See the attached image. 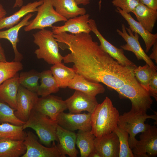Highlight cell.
I'll return each instance as SVG.
<instances>
[{"instance_id": "obj_1", "label": "cell", "mask_w": 157, "mask_h": 157, "mask_svg": "<svg viewBox=\"0 0 157 157\" xmlns=\"http://www.w3.org/2000/svg\"><path fill=\"white\" fill-rule=\"evenodd\" d=\"M54 37L70 52L63 56L64 62L73 63L76 73L88 81L102 83L115 91L136 78L134 69L119 64L93 40L90 33L63 32Z\"/></svg>"}, {"instance_id": "obj_2", "label": "cell", "mask_w": 157, "mask_h": 157, "mask_svg": "<svg viewBox=\"0 0 157 157\" xmlns=\"http://www.w3.org/2000/svg\"><path fill=\"white\" fill-rule=\"evenodd\" d=\"M119 116L118 111L110 99L106 97L91 114L90 132L96 138L113 132L118 126Z\"/></svg>"}, {"instance_id": "obj_3", "label": "cell", "mask_w": 157, "mask_h": 157, "mask_svg": "<svg viewBox=\"0 0 157 157\" xmlns=\"http://www.w3.org/2000/svg\"><path fill=\"white\" fill-rule=\"evenodd\" d=\"M33 42L38 47L34 53L38 59H43L49 64L62 63L63 56L60 53L58 42L52 31L44 29L33 34Z\"/></svg>"}, {"instance_id": "obj_4", "label": "cell", "mask_w": 157, "mask_h": 157, "mask_svg": "<svg viewBox=\"0 0 157 157\" xmlns=\"http://www.w3.org/2000/svg\"><path fill=\"white\" fill-rule=\"evenodd\" d=\"M148 119H152L157 122V114L149 115L147 113L131 110L119 115L118 126L128 133L129 144L131 149L134 147L137 140L135 136L145 131L149 126V124L145 123Z\"/></svg>"}, {"instance_id": "obj_5", "label": "cell", "mask_w": 157, "mask_h": 157, "mask_svg": "<svg viewBox=\"0 0 157 157\" xmlns=\"http://www.w3.org/2000/svg\"><path fill=\"white\" fill-rule=\"evenodd\" d=\"M58 124L56 120L33 109L28 119L22 126L24 130L28 128L34 130L40 141L48 146L52 142H58L56 134Z\"/></svg>"}, {"instance_id": "obj_6", "label": "cell", "mask_w": 157, "mask_h": 157, "mask_svg": "<svg viewBox=\"0 0 157 157\" xmlns=\"http://www.w3.org/2000/svg\"><path fill=\"white\" fill-rule=\"evenodd\" d=\"M121 99H128L131 101V110L147 113L153 103L149 92L142 87L136 79L127 82L115 90Z\"/></svg>"}, {"instance_id": "obj_7", "label": "cell", "mask_w": 157, "mask_h": 157, "mask_svg": "<svg viewBox=\"0 0 157 157\" xmlns=\"http://www.w3.org/2000/svg\"><path fill=\"white\" fill-rule=\"evenodd\" d=\"M36 17L24 27L25 31L51 27L55 23L67 20L56 11L53 5L52 0H43V3L38 7Z\"/></svg>"}, {"instance_id": "obj_8", "label": "cell", "mask_w": 157, "mask_h": 157, "mask_svg": "<svg viewBox=\"0 0 157 157\" xmlns=\"http://www.w3.org/2000/svg\"><path fill=\"white\" fill-rule=\"evenodd\" d=\"M131 149L134 157H156L157 155V127L150 125L139 136Z\"/></svg>"}, {"instance_id": "obj_9", "label": "cell", "mask_w": 157, "mask_h": 157, "mask_svg": "<svg viewBox=\"0 0 157 157\" xmlns=\"http://www.w3.org/2000/svg\"><path fill=\"white\" fill-rule=\"evenodd\" d=\"M116 31L126 42V44L120 46L121 48L123 50L133 52L138 60H144L151 67L157 70V67L141 47L138 33L135 32L134 34L130 29L125 27L124 24L122 25V31L117 29Z\"/></svg>"}, {"instance_id": "obj_10", "label": "cell", "mask_w": 157, "mask_h": 157, "mask_svg": "<svg viewBox=\"0 0 157 157\" xmlns=\"http://www.w3.org/2000/svg\"><path fill=\"white\" fill-rule=\"evenodd\" d=\"M91 114L89 113H72L62 112L57 116L56 121L58 125L69 131H90Z\"/></svg>"}, {"instance_id": "obj_11", "label": "cell", "mask_w": 157, "mask_h": 157, "mask_svg": "<svg viewBox=\"0 0 157 157\" xmlns=\"http://www.w3.org/2000/svg\"><path fill=\"white\" fill-rule=\"evenodd\" d=\"M23 142L26 150L22 157H62L55 142L51 147H44L38 142L37 136L31 131L27 133Z\"/></svg>"}, {"instance_id": "obj_12", "label": "cell", "mask_w": 157, "mask_h": 157, "mask_svg": "<svg viewBox=\"0 0 157 157\" xmlns=\"http://www.w3.org/2000/svg\"><path fill=\"white\" fill-rule=\"evenodd\" d=\"M36 92L30 91L20 85L17 99L15 116L21 120L26 122L38 99Z\"/></svg>"}, {"instance_id": "obj_13", "label": "cell", "mask_w": 157, "mask_h": 157, "mask_svg": "<svg viewBox=\"0 0 157 157\" xmlns=\"http://www.w3.org/2000/svg\"><path fill=\"white\" fill-rule=\"evenodd\" d=\"M88 23L91 31L96 36L100 43L101 48L119 64L134 69L137 67L125 55L123 50L118 48L106 40L99 31L95 21L89 19Z\"/></svg>"}, {"instance_id": "obj_14", "label": "cell", "mask_w": 157, "mask_h": 157, "mask_svg": "<svg viewBox=\"0 0 157 157\" xmlns=\"http://www.w3.org/2000/svg\"><path fill=\"white\" fill-rule=\"evenodd\" d=\"M67 109L65 100L60 97L49 94L38 98L33 109L56 120L58 115Z\"/></svg>"}, {"instance_id": "obj_15", "label": "cell", "mask_w": 157, "mask_h": 157, "mask_svg": "<svg viewBox=\"0 0 157 157\" xmlns=\"http://www.w3.org/2000/svg\"><path fill=\"white\" fill-rule=\"evenodd\" d=\"M65 101L67 109L72 113L87 111L92 114L99 104L95 96L77 90Z\"/></svg>"}, {"instance_id": "obj_16", "label": "cell", "mask_w": 157, "mask_h": 157, "mask_svg": "<svg viewBox=\"0 0 157 157\" xmlns=\"http://www.w3.org/2000/svg\"><path fill=\"white\" fill-rule=\"evenodd\" d=\"M95 149L101 157H119V143L114 132L94 140Z\"/></svg>"}, {"instance_id": "obj_17", "label": "cell", "mask_w": 157, "mask_h": 157, "mask_svg": "<svg viewBox=\"0 0 157 157\" xmlns=\"http://www.w3.org/2000/svg\"><path fill=\"white\" fill-rule=\"evenodd\" d=\"M90 15L88 14L69 19L61 26H53V34L63 32H69L76 34L81 33H90L91 31L88 23Z\"/></svg>"}, {"instance_id": "obj_18", "label": "cell", "mask_w": 157, "mask_h": 157, "mask_svg": "<svg viewBox=\"0 0 157 157\" xmlns=\"http://www.w3.org/2000/svg\"><path fill=\"white\" fill-rule=\"evenodd\" d=\"M56 134L58 139L57 146L62 157H66V155L70 157H76L78 154L76 147V133L58 124Z\"/></svg>"}, {"instance_id": "obj_19", "label": "cell", "mask_w": 157, "mask_h": 157, "mask_svg": "<svg viewBox=\"0 0 157 157\" xmlns=\"http://www.w3.org/2000/svg\"><path fill=\"white\" fill-rule=\"evenodd\" d=\"M34 14L30 13L24 17L17 24L8 29L0 31V39H6L11 43L14 53V61L20 62L23 58L22 54L17 48V44L19 41L18 33L19 31L23 27L28 25L30 23L29 20Z\"/></svg>"}, {"instance_id": "obj_20", "label": "cell", "mask_w": 157, "mask_h": 157, "mask_svg": "<svg viewBox=\"0 0 157 157\" xmlns=\"http://www.w3.org/2000/svg\"><path fill=\"white\" fill-rule=\"evenodd\" d=\"M115 10L127 21L131 30L141 37L145 44V51L148 53L154 43L157 41V34H152L146 30L138 21L135 20L129 13L124 11L118 7H117Z\"/></svg>"}, {"instance_id": "obj_21", "label": "cell", "mask_w": 157, "mask_h": 157, "mask_svg": "<svg viewBox=\"0 0 157 157\" xmlns=\"http://www.w3.org/2000/svg\"><path fill=\"white\" fill-rule=\"evenodd\" d=\"M20 85L18 73L0 85V100L15 110L17 107V97Z\"/></svg>"}, {"instance_id": "obj_22", "label": "cell", "mask_w": 157, "mask_h": 157, "mask_svg": "<svg viewBox=\"0 0 157 157\" xmlns=\"http://www.w3.org/2000/svg\"><path fill=\"white\" fill-rule=\"evenodd\" d=\"M43 0L35 1L29 2L22 6L17 11L13 14L5 17L0 20V30L5 28L7 29L16 25L28 14L37 12L38 7L43 3Z\"/></svg>"}, {"instance_id": "obj_23", "label": "cell", "mask_w": 157, "mask_h": 157, "mask_svg": "<svg viewBox=\"0 0 157 157\" xmlns=\"http://www.w3.org/2000/svg\"><path fill=\"white\" fill-rule=\"evenodd\" d=\"M68 87L95 97L98 94L103 93L105 91V88L100 83L89 81L76 73Z\"/></svg>"}, {"instance_id": "obj_24", "label": "cell", "mask_w": 157, "mask_h": 157, "mask_svg": "<svg viewBox=\"0 0 157 157\" xmlns=\"http://www.w3.org/2000/svg\"><path fill=\"white\" fill-rule=\"evenodd\" d=\"M52 4L56 12L67 20L86 13L85 8L79 7L74 0H52Z\"/></svg>"}, {"instance_id": "obj_25", "label": "cell", "mask_w": 157, "mask_h": 157, "mask_svg": "<svg viewBox=\"0 0 157 157\" xmlns=\"http://www.w3.org/2000/svg\"><path fill=\"white\" fill-rule=\"evenodd\" d=\"M132 12L144 28L150 33L152 32L157 19V11L151 9L139 2Z\"/></svg>"}, {"instance_id": "obj_26", "label": "cell", "mask_w": 157, "mask_h": 157, "mask_svg": "<svg viewBox=\"0 0 157 157\" xmlns=\"http://www.w3.org/2000/svg\"><path fill=\"white\" fill-rule=\"evenodd\" d=\"M24 140L0 139V157H19L26 152Z\"/></svg>"}, {"instance_id": "obj_27", "label": "cell", "mask_w": 157, "mask_h": 157, "mask_svg": "<svg viewBox=\"0 0 157 157\" xmlns=\"http://www.w3.org/2000/svg\"><path fill=\"white\" fill-rule=\"evenodd\" d=\"M50 70L59 88L68 87L76 74L73 68L68 67L62 63L53 65Z\"/></svg>"}, {"instance_id": "obj_28", "label": "cell", "mask_w": 157, "mask_h": 157, "mask_svg": "<svg viewBox=\"0 0 157 157\" xmlns=\"http://www.w3.org/2000/svg\"><path fill=\"white\" fill-rule=\"evenodd\" d=\"M76 144L79 149L81 157H89L95 150L94 135L90 131L78 130L76 133Z\"/></svg>"}, {"instance_id": "obj_29", "label": "cell", "mask_w": 157, "mask_h": 157, "mask_svg": "<svg viewBox=\"0 0 157 157\" xmlns=\"http://www.w3.org/2000/svg\"><path fill=\"white\" fill-rule=\"evenodd\" d=\"M40 84L36 92L38 96L44 97L58 91L59 88L50 70L40 72Z\"/></svg>"}, {"instance_id": "obj_30", "label": "cell", "mask_w": 157, "mask_h": 157, "mask_svg": "<svg viewBox=\"0 0 157 157\" xmlns=\"http://www.w3.org/2000/svg\"><path fill=\"white\" fill-rule=\"evenodd\" d=\"M22 126L17 125L8 123L0 124V139L24 140L27 133L23 129Z\"/></svg>"}, {"instance_id": "obj_31", "label": "cell", "mask_w": 157, "mask_h": 157, "mask_svg": "<svg viewBox=\"0 0 157 157\" xmlns=\"http://www.w3.org/2000/svg\"><path fill=\"white\" fill-rule=\"evenodd\" d=\"M40 73L34 70L21 72L19 75L20 85L32 92H37L39 84Z\"/></svg>"}, {"instance_id": "obj_32", "label": "cell", "mask_w": 157, "mask_h": 157, "mask_svg": "<svg viewBox=\"0 0 157 157\" xmlns=\"http://www.w3.org/2000/svg\"><path fill=\"white\" fill-rule=\"evenodd\" d=\"M23 68V65L20 62L0 61V85L14 76Z\"/></svg>"}, {"instance_id": "obj_33", "label": "cell", "mask_w": 157, "mask_h": 157, "mask_svg": "<svg viewBox=\"0 0 157 157\" xmlns=\"http://www.w3.org/2000/svg\"><path fill=\"white\" fill-rule=\"evenodd\" d=\"M15 110L0 100V124L8 123L18 126H22L25 122L18 119L15 115Z\"/></svg>"}, {"instance_id": "obj_34", "label": "cell", "mask_w": 157, "mask_h": 157, "mask_svg": "<svg viewBox=\"0 0 157 157\" xmlns=\"http://www.w3.org/2000/svg\"><path fill=\"white\" fill-rule=\"evenodd\" d=\"M117 135L119 141V157H134L128 142L129 134L118 126L113 131Z\"/></svg>"}, {"instance_id": "obj_35", "label": "cell", "mask_w": 157, "mask_h": 157, "mask_svg": "<svg viewBox=\"0 0 157 157\" xmlns=\"http://www.w3.org/2000/svg\"><path fill=\"white\" fill-rule=\"evenodd\" d=\"M154 69L148 64L139 66L133 70L134 76L141 86L149 91V85Z\"/></svg>"}, {"instance_id": "obj_36", "label": "cell", "mask_w": 157, "mask_h": 157, "mask_svg": "<svg viewBox=\"0 0 157 157\" xmlns=\"http://www.w3.org/2000/svg\"><path fill=\"white\" fill-rule=\"evenodd\" d=\"M112 3L113 6L129 13L135 9L139 1L138 0H113Z\"/></svg>"}, {"instance_id": "obj_37", "label": "cell", "mask_w": 157, "mask_h": 157, "mask_svg": "<svg viewBox=\"0 0 157 157\" xmlns=\"http://www.w3.org/2000/svg\"><path fill=\"white\" fill-rule=\"evenodd\" d=\"M154 69L150 78L149 85V91L151 96L157 100V72Z\"/></svg>"}, {"instance_id": "obj_38", "label": "cell", "mask_w": 157, "mask_h": 157, "mask_svg": "<svg viewBox=\"0 0 157 157\" xmlns=\"http://www.w3.org/2000/svg\"><path fill=\"white\" fill-rule=\"evenodd\" d=\"M139 2L148 8L157 11V0H138Z\"/></svg>"}, {"instance_id": "obj_39", "label": "cell", "mask_w": 157, "mask_h": 157, "mask_svg": "<svg viewBox=\"0 0 157 157\" xmlns=\"http://www.w3.org/2000/svg\"><path fill=\"white\" fill-rule=\"evenodd\" d=\"M152 49V52L149 56L151 59L154 60L155 63H157V41L153 44Z\"/></svg>"}, {"instance_id": "obj_40", "label": "cell", "mask_w": 157, "mask_h": 157, "mask_svg": "<svg viewBox=\"0 0 157 157\" xmlns=\"http://www.w3.org/2000/svg\"><path fill=\"white\" fill-rule=\"evenodd\" d=\"M0 61L6 62V59L4 49L0 42Z\"/></svg>"}, {"instance_id": "obj_41", "label": "cell", "mask_w": 157, "mask_h": 157, "mask_svg": "<svg viewBox=\"0 0 157 157\" xmlns=\"http://www.w3.org/2000/svg\"><path fill=\"white\" fill-rule=\"evenodd\" d=\"M7 14L6 10L0 3V20L5 17Z\"/></svg>"}, {"instance_id": "obj_42", "label": "cell", "mask_w": 157, "mask_h": 157, "mask_svg": "<svg viewBox=\"0 0 157 157\" xmlns=\"http://www.w3.org/2000/svg\"><path fill=\"white\" fill-rule=\"evenodd\" d=\"M78 5L82 4L85 6L89 4L90 0H74Z\"/></svg>"}, {"instance_id": "obj_43", "label": "cell", "mask_w": 157, "mask_h": 157, "mask_svg": "<svg viewBox=\"0 0 157 157\" xmlns=\"http://www.w3.org/2000/svg\"><path fill=\"white\" fill-rule=\"evenodd\" d=\"M23 0H15L13 8L21 7L23 5Z\"/></svg>"}, {"instance_id": "obj_44", "label": "cell", "mask_w": 157, "mask_h": 157, "mask_svg": "<svg viewBox=\"0 0 157 157\" xmlns=\"http://www.w3.org/2000/svg\"><path fill=\"white\" fill-rule=\"evenodd\" d=\"M89 157H101L99 154L95 149L90 155Z\"/></svg>"}]
</instances>
